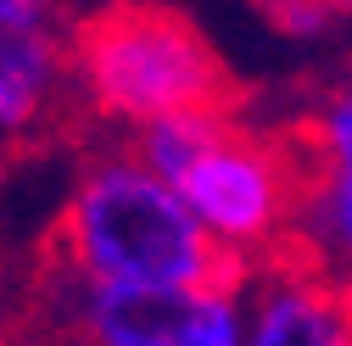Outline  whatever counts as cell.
Returning a JSON list of instances; mask_svg holds the SVG:
<instances>
[{"mask_svg":"<svg viewBox=\"0 0 352 346\" xmlns=\"http://www.w3.org/2000/svg\"><path fill=\"white\" fill-rule=\"evenodd\" d=\"M39 257L90 279H146V285H246V263L218 246L168 179L129 157H96L78 173L62 218L45 229Z\"/></svg>","mask_w":352,"mask_h":346,"instance_id":"6da1fadb","label":"cell"},{"mask_svg":"<svg viewBox=\"0 0 352 346\" xmlns=\"http://www.w3.org/2000/svg\"><path fill=\"white\" fill-rule=\"evenodd\" d=\"M67 62L84 106L107 123L173 112H235L241 84L212 39L168 0H101L67 23Z\"/></svg>","mask_w":352,"mask_h":346,"instance_id":"7a4b0ae2","label":"cell"},{"mask_svg":"<svg viewBox=\"0 0 352 346\" xmlns=\"http://www.w3.org/2000/svg\"><path fill=\"white\" fill-rule=\"evenodd\" d=\"M168 185L196 212V224L252 268L274 251H291L302 201V135H263L224 112Z\"/></svg>","mask_w":352,"mask_h":346,"instance_id":"3957f363","label":"cell"},{"mask_svg":"<svg viewBox=\"0 0 352 346\" xmlns=\"http://www.w3.org/2000/svg\"><path fill=\"white\" fill-rule=\"evenodd\" d=\"M78 106L84 95L73 84L67 34L45 17L0 6V168H12L34 157L45 140L67 135Z\"/></svg>","mask_w":352,"mask_h":346,"instance_id":"277c9868","label":"cell"},{"mask_svg":"<svg viewBox=\"0 0 352 346\" xmlns=\"http://www.w3.org/2000/svg\"><path fill=\"white\" fill-rule=\"evenodd\" d=\"M291 246L336 279H352V84L302 128V201Z\"/></svg>","mask_w":352,"mask_h":346,"instance_id":"5b68a950","label":"cell"},{"mask_svg":"<svg viewBox=\"0 0 352 346\" xmlns=\"http://www.w3.org/2000/svg\"><path fill=\"white\" fill-rule=\"evenodd\" d=\"M246 346H352L346 279L291 246L252 263L246 274Z\"/></svg>","mask_w":352,"mask_h":346,"instance_id":"8992f818","label":"cell"},{"mask_svg":"<svg viewBox=\"0 0 352 346\" xmlns=\"http://www.w3.org/2000/svg\"><path fill=\"white\" fill-rule=\"evenodd\" d=\"M263 12H269V23L285 39H324L341 23V12L330 0H263Z\"/></svg>","mask_w":352,"mask_h":346,"instance_id":"52a82bcc","label":"cell"},{"mask_svg":"<svg viewBox=\"0 0 352 346\" xmlns=\"http://www.w3.org/2000/svg\"><path fill=\"white\" fill-rule=\"evenodd\" d=\"M330 6H336V12H341V17H352V0H330Z\"/></svg>","mask_w":352,"mask_h":346,"instance_id":"ba28073f","label":"cell"},{"mask_svg":"<svg viewBox=\"0 0 352 346\" xmlns=\"http://www.w3.org/2000/svg\"><path fill=\"white\" fill-rule=\"evenodd\" d=\"M346 301H352V279H346Z\"/></svg>","mask_w":352,"mask_h":346,"instance_id":"9c48e42d","label":"cell"}]
</instances>
